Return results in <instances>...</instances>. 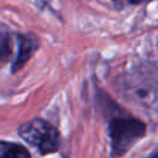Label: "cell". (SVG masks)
Wrapping results in <instances>:
<instances>
[{
    "mask_svg": "<svg viewBox=\"0 0 158 158\" xmlns=\"http://www.w3.org/2000/svg\"><path fill=\"white\" fill-rule=\"evenodd\" d=\"M20 137L36 147L42 154L54 153L59 148V132L43 118H32L19 126Z\"/></svg>",
    "mask_w": 158,
    "mask_h": 158,
    "instance_id": "cell-2",
    "label": "cell"
},
{
    "mask_svg": "<svg viewBox=\"0 0 158 158\" xmlns=\"http://www.w3.org/2000/svg\"><path fill=\"white\" fill-rule=\"evenodd\" d=\"M122 91L127 100L144 107H152L158 102V85L138 79L128 78L122 85Z\"/></svg>",
    "mask_w": 158,
    "mask_h": 158,
    "instance_id": "cell-3",
    "label": "cell"
},
{
    "mask_svg": "<svg viewBox=\"0 0 158 158\" xmlns=\"http://www.w3.org/2000/svg\"><path fill=\"white\" fill-rule=\"evenodd\" d=\"M147 158H158V151H156L154 153H152L149 157H147Z\"/></svg>",
    "mask_w": 158,
    "mask_h": 158,
    "instance_id": "cell-7",
    "label": "cell"
},
{
    "mask_svg": "<svg viewBox=\"0 0 158 158\" xmlns=\"http://www.w3.org/2000/svg\"><path fill=\"white\" fill-rule=\"evenodd\" d=\"M0 158H31L30 152L21 144L1 141L0 142Z\"/></svg>",
    "mask_w": 158,
    "mask_h": 158,
    "instance_id": "cell-5",
    "label": "cell"
},
{
    "mask_svg": "<svg viewBox=\"0 0 158 158\" xmlns=\"http://www.w3.org/2000/svg\"><path fill=\"white\" fill-rule=\"evenodd\" d=\"M17 44H19L17 48L19 51L11 64L12 73L20 70L28 62V59L37 51L40 46V41L33 33H20L17 35Z\"/></svg>",
    "mask_w": 158,
    "mask_h": 158,
    "instance_id": "cell-4",
    "label": "cell"
},
{
    "mask_svg": "<svg viewBox=\"0 0 158 158\" xmlns=\"http://www.w3.org/2000/svg\"><path fill=\"white\" fill-rule=\"evenodd\" d=\"M11 53V38L10 35L6 32H2L1 41H0V58L2 62H6L9 56Z\"/></svg>",
    "mask_w": 158,
    "mask_h": 158,
    "instance_id": "cell-6",
    "label": "cell"
},
{
    "mask_svg": "<svg viewBox=\"0 0 158 158\" xmlns=\"http://www.w3.org/2000/svg\"><path fill=\"white\" fill-rule=\"evenodd\" d=\"M146 125L133 117L117 116L109 121V137L112 157H122L144 135Z\"/></svg>",
    "mask_w": 158,
    "mask_h": 158,
    "instance_id": "cell-1",
    "label": "cell"
}]
</instances>
